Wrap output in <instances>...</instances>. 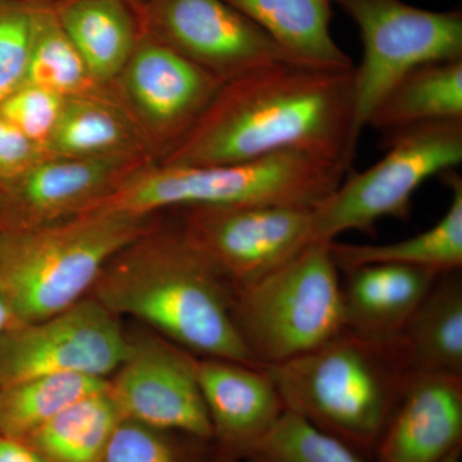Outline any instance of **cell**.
<instances>
[{
    "mask_svg": "<svg viewBox=\"0 0 462 462\" xmlns=\"http://www.w3.org/2000/svg\"><path fill=\"white\" fill-rule=\"evenodd\" d=\"M354 129L355 67L284 60L225 83L163 163L227 165L293 151L349 167Z\"/></svg>",
    "mask_w": 462,
    "mask_h": 462,
    "instance_id": "obj_1",
    "label": "cell"
},
{
    "mask_svg": "<svg viewBox=\"0 0 462 462\" xmlns=\"http://www.w3.org/2000/svg\"><path fill=\"white\" fill-rule=\"evenodd\" d=\"M89 296L199 357L263 367L240 340L233 289L178 227L154 225L107 263Z\"/></svg>",
    "mask_w": 462,
    "mask_h": 462,
    "instance_id": "obj_2",
    "label": "cell"
},
{
    "mask_svg": "<svg viewBox=\"0 0 462 462\" xmlns=\"http://www.w3.org/2000/svg\"><path fill=\"white\" fill-rule=\"evenodd\" d=\"M263 369L285 410L365 457L375 454L415 375L400 338L372 340L346 330Z\"/></svg>",
    "mask_w": 462,
    "mask_h": 462,
    "instance_id": "obj_3",
    "label": "cell"
},
{
    "mask_svg": "<svg viewBox=\"0 0 462 462\" xmlns=\"http://www.w3.org/2000/svg\"><path fill=\"white\" fill-rule=\"evenodd\" d=\"M156 224L154 215L97 207L57 223L0 229L12 325L50 318L89 296L109 261Z\"/></svg>",
    "mask_w": 462,
    "mask_h": 462,
    "instance_id": "obj_4",
    "label": "cell"
},
{
    "mask_svg": "<svg viewBox=\"0 0 462 462\" xmlns=\"http://www.w3.org/2000/svg\"><path fill=\"white\" fill-rule=\"evenodd\" d=\"M346 170L293 151L227 165L143 166L97 207L138 215L191 206L315 207L345 180Z\"/></svg>",
    "mask_w": 462,
    "mask_h": 462,
    "instance_id": "obj_5",
    "label": "cell"
},
{
    "mask_svg": "<svg viewBox=\"0 0 462 462\" xmlns=\"http://www.w3.org/2000/svg\"><path fill=\"white\" fill-rule=\"evenodd\" d=\"M339 278L330 242L316 240L279 269L234 289L231 321L261 366L305 355L345 330Z\"/></svg>",
    "mask_w": 462,
    "mask_h": 462,
    "instance_id": "obj_6",
    "label": "cell"
},
{
    "mask_svg": "<svg viewBox=\"0 0 462 462\" xmlns=\"http://www.w3.org/2000/svg\"><path fill=\"white\" fill-rule=\"evenodd\" d=\"M384 135V157L345 179L315 206V242H331L349 230L374 233L384 217L409 220L412 196L421 184L462 162V120L416 124Z\"/></svg>",
    "mask_w": 462,
    "mask_h": 462,
    "instance_id": "obj_7",
    "label": "cell"
},
{
    "mask_svg": "<svg viewBox=\"0 0 462 462\" xmlns=\"http://www.w3.org/2000/svg\"><path fill=\"white\" fill-rule=\"evenodd\" d=\"M354 20L363 39L355 66V129L357 143L385 93L410 69L462 58L461 12L427 11L402 0H331Z\"/></svg>",
    "mask_w": 462,
    "mask_h": 462,
    "instance_id": "obj_8",
    "label": "cell"
},
{
    "mask_svg": "<svg viewBox=\"0 0 462 462\" xmlns=\"http://www.w3.org/2000/svg\"><path fill=\"white\" fill-rule=\"evenodd\" d=\"M306 206H191L179 225L185 238L231 289L279 269L315 242Z\"/></svg>",
    "mask_w": 462,
    "mask_h": 462,
    "instance_id": "obj_9",
    "label": "cell"
},
{
    "mask_svg": "<svg viewBox=\"0 0 462 462\" xmlns=\"http://www.w3.org/2000/svg\"><path fill=\"white\" fill-rule=\"evenodd\" d=\"M127 348L120 318L87 296L56 315L11 325L0 334V389L51 374L109 379Z\"/></svg>",
    "mask_w": 462,
    "mask_h": 462,
    "instance_id": "obj_10",
    "label": "cell"
},
{
    "mask_svg": "<svg viewBox=\"0 0 462 462\" xmlns=\"http://www.w3.org/2000/svg\"><path fill=\"white\" fill-rule=\"evenodd\" d=\"M199 358L153 331L129 336L126 356L108 379L121 419L212 443Z\"/></svg>",
    "mask_w": 462,
    "mask_h": 462,
    "instance_id": "obj_11",
    "label": "cell"
},
{
    "mask_svg": "<svg viewBox=\"0 0 462 462\" xmlns=\"http://www.w3.org/2000/svg\"><path fill=\"white\" fill-rule=\"evenodd\" d=\"M115 84L133 123L170 152L197 126L224 85L148 33H142Z\"/></svg>",
    "mask_w": 462,
    "mask_h": 462,
    "instance_id": "obj_12",
    "label": "cell"
},
{
    "mask_svg": "<svg viewBox=\"0 0 462 462\" xmlns=\"http://www.w3.org/2000/svg\"><path fill=\"white\" fill-rule=\"evenodd\" d=\"M145 21V33L224 84L263 67L293 60L225 0H147Z\"/></svg>",
    "mask_w": 462,
    "mask_h": 462,
    "instance_id": "obj_13",
    "label": "cell"
},
{
    "mask_svg": "<svg viewBox=\"0 0 462 462\" xmlns=\"http://www.w3.org/2000/svg\"><path fill=\"white\" fill-rule=\"evenodd\" d=\"M142 158L45 156L0 193V229L57 223L107 199Z\"/></svg>",
    "mask_w": 462,
    "mask_h": 462,
    "instance_id": "obj_14",
    "label": "cell"
},
{
    "mask_svg": "<svg viewBox=\"0 0 462 462\" xmlns=\"http://www.w3.org/2000/svg\"><path fill=\"white\" fill-rule=\"evenodd\" d=\"M199 379L212 427L215 454L245 461L285 411L263 367L199 358Z\"/></svg>",
    "mask_w": 462,
    "mask_h": 462,
    "instance_id": "obj_15",
    "label": "cell"
},
{
    "mask_svg": "<svg viewBox=\"0 0 462 462\" xmlns=\"http://www.w3.org/2000/svg\"><path fill=\"white\" fill-rule=\"evenodd\" d=\"M462 447V376L415 374L380 438L376 462H442Z\"/></svg>",
    "mask_w": 462,
    "mask_h": 462,
    "instance_id": "obj_16",
    "label": "cell"
},
{
    "mask_svg": "<svg viewBox=\"0 0 462 462\" xmlns=\"http://www.w3.org/2000/svg\"><path fill=\"white\" fill-rule=\"evenodd\" d=\"M345 330L361 338L396 339L437 281V273L397 263L343 270Z\"/></svg>",
    "mask_w": 462,
    "mask_h": 462,
    "instance_id": "obj_17",
    "label": "cell"
},
{
    "mask_svg": "<svg viewBox=\"0 0 462 462\" xmlns=\"http://www.w3.org/2000/svg\"><path fill=\"white\" fill-rule=\"evenodd\" d=\"M53 9L91 75L115 84L142 35L126 0H63Z\"/></svg>",
    "mask_w": 462,
    "mask_h": 462,
    "instance_id": "obj_18",
    "label": "cell"
},
{
    "mask_svg": "<svg viewBox=\"0 0 462 462\" xmlns=\"http://www.w3.org/2000/svg\"><path fill=\"white\" fill-rule=\"evenodd\" d=\"M263 29L291 60L319 69L355 65L330 32L331 0H225Z\"/></svg>",
    "mask_w": 462,
    "mask_h": 462,
    "instance_id": "obj_19",
    "label": "cell"
},
{
    "mask_svg": "<svg viewBox=\"0 0 462 462\" xmlns=\"http://www.w3.org/2000/svg\"><path fill=\"white\" fill-rule=\"evenodd\" d=\"M398 338L413 374L462 376L461 270L438 275Z\"/></svg>",
    "mask_w": 462,
    "mask_h": 462,
    "instance_id": "obj_20",
    "label": "cell"
},
{
    "mask_svg": "<svg viewBox=\"0 0 462 462\" xmlns=\"http://www.w3.org/2000/svg\"><path fill=\"white\" fill-rule=\"evenodd\" d=\"M443 181L452 199L443 217L430 230L388 245H346L330 242L331 256L339 270L367 263H397L421 267L437 273L462 267V179L449 170Z\"/></svg>",
    "mask_w": 462,
    "mask_h": 462,
    "instance_id": "obj_21",
    "label": "cell"
},
{
    "mask_svg": "<svg viewBox=\"0 0 462 462\" xmlns=\"http://www.w3.org/2000/svg\"><path fill=\"white\" fill-rule=\"evenodd\" d=\"M440 120H462V58L410 69L385 93L367 125L388 134Z\"/></svg>",
    "mask_w": 462,
    "mask_h": 462,
    "instance_id": "obj_22",
    "label": "cell"
},
{
    "mask_svg": "<svg viewBox=\"0 0 462 462\" xmlns=\"http://www.w3.org/2000/svg\"><path fill=\"white\" fill-rule=\"evenodd\" d=\"M144 144L123 106L96 98L66 99L50 141L48 156L142 158Z\"/></svg>",
    "mask_w": 462,
    "mask_h": 462,
    "instance_id": "obj_23",
    "label": "cell"
},
{
    "mask_svg": "<svg viewBox=\"0 0 462 462\" xmlns=\"http://www.w3.org/2000/svg\"><path fill=\"white\" fill-rule=\"evenodd\" d=\"M120 420L107 388L67 407L23 440L44 462H102Z\"/></svg>",
    "mask_w": 462,
    "mask_h": 462,
    "instance_id": "obj_24",
    "label": "cell"
},
{
    "mask_svg": "<svg viewBox=\"0 0 462 462\" xmlns=\"http://www.w3.org/2000/svg\"><path fill=\"white\" fill-rule=\"evenodd\" d=\"M25 84L36 85L65 99L96 98L121 105L117 96L91 75L83 57L63 32L53 7L47 5L33 8Z\"/></svg>",
    "mask_w": 462,
    "mask_h": 462,
    "instance_id": "obj_25",
    "label": "cell"
},
{
    "mask_svg": "<svg viewBox=\"0 0 462 462\" xmlns=\"http://www.w3.org/2000/svg\"><path fill=\"white\" fill-rule=\"evenodd\" d=\"M108 388V379L51 374L0 389V434L25 439L58 413Z\"/></svg>",
    "mask_w": 462,
    "mask_h": 462,
    "instance_id": "obj_26",
    "label": "cell"
},
{
    "mask_svg": "<svg viewBox=\"0 0 462 462\" xmlns=\"http://www.w3.org/2000/svg\"><path fill=\"white\" fill-rule=\"evenodd\" d=\"M245 462H367L351 446L285 410Z\"/></svg>",
    "mask_w": 462,
    "mask_h": 462,
    "instance_id": "obj_27",
    "label": "cell"
},
{
    "mask_svg": "<svg viewBox=\"0 0 462 462\" xmlns=\"http://www.w3.org/2000/svg\"><path fill=\"white\" fill-rule=\"evenodd\" d=\"M207 445L211 442L121 419L102 462H203Z\"/></svg>",
    "mask_w": 462,
    "mask_h": 462,
    "instance_id": "obj_28",
    "label": "cell"
},
{
    "mask_svg": "<svg viewBox=\"0 0 462 462\" xmlns=\"http://www.w3.org/2000/svg\"><path fill=\"white\" fill-rule=\"evenodd\" d=\"M35 7L0 0V103L26 83Z\"/></svg>",
    "mask_w": 462,
    "mask_h": 462,
    "instance_id": "obj_29",
    "label": "cell"
},
{
    "mask_svg": "<svg viewBox=\"0 0 462 462\" xmlns=\"http://www.w3.org/2000/svg\"><path fill=\"white\" fill-rule=\"evenodd\" d=\"M65 100L36 85L23 84L0 103V116L44 149L56 127Z\"/></svg>",
    "mask_w": 462,
    "mask_h": 462,
    "instance_id": "obj_30",
    "label": "cell"
},
{
    "mask_svg": "<svg viewBox=\"0 0 462 462\" xmlns=\"http://www.w3.org/2000/svg\"><path fill=\"white\" fill-rule=\"evenodd\" d=\"M45 156L44 149L0 116V193Z\"/></svg>",
    "mask_w": 462,
    "mask_h": 462,
    "instance_id": "obj_31",
    "label": "cell"
},
{
    "mask_svg": "<svg viewBox=\"0 0 462 462\" xmlns=\"http://www.w3.org/2000/svg\"><path fill=\"white\" fill-rule=\"evenodd\" d=\"M0 462H44L25 440L0 434Z\"/></svg>",
    "mask_w": 462,
    "mask_h": 462,
    "instance_id": "obj_32",
    "label": "cell"
},
{
    "mask_svg": "<svg viewBox=\"0 0 462 462\" xmlns=\"http://www.w3.org/2000/svg\"><path fill=\"white\" fill-rule=\"evenodd\" d=\"M12 324H14V314H12L5 284H3L2 279H0V334L8 329Z\"/></svg>",
    "mask_w": 462,
    "mask_h": 462,
    "instance_id": "obj_33",
    "label": "cell"
},
{
    "mask_svg": "<svg viewBox=\"0 0 462 462\" xmlns=\"http://www.w3.org/2000/svg\"><path fill=\"white\" fill-rule=\"evenodd\" d=\"M14 2L23 3V5H47V7H54L58 3L63 2V0H14Z\"/></svg>",
    "mask_w": 462,
    "mask_h": 462,
    "instance_id": "obj_34",
    "label": "cell"
},
{
    "mask_svg": "<svg viewBox=\"0 0 462 462\" xmlns=\"http://www.w3.org/2000/svg\"><path fill=\"white\" fill-rule=\"evenodd\" d=\"M442 462H461V448L455 449L451 455L447 456Z\"/></svg>",
    "mask_w": 462,
    "mask_h": 462,
    "instance_id": "obj_35",
    "label": "cell"
},
{
    "mask_svg": "<svg viewBox=\"0 0 462 462\" xmlns=\"http://www.w3.org/2000/svg\"><path fill=\"white\" fill-rule=\"evenodd\" d=\"M214 462H240V461L233 460V458L223 457V456L215 455Z\"/></svg>",
    "mask_w": 462,
    "mask_h": 462,
    "instance_id": "obj_36",
    "label": "cell"
}]
</instances>
